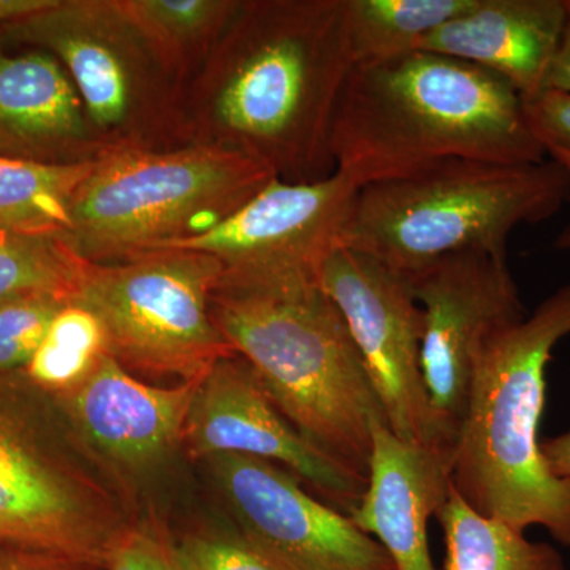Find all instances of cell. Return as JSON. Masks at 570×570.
<instances>
[{"mask_svg": "<svg viewBox=\"0 0 570 570\" xmlns=\"http://www.w3.org/2000/svg\"><path fill=\"white\" fill-rule=\"evenodd\" d=\"M236 530L287 570H396L376 539L303 490L287 469L245 455L205 460Z\"/></svg>", "mask_w": 570, "mask_h": 570, "instance_id": "7c38bea8", "label": "cell"}, {"mask_svg": "<svg viewBox=\"0 0 570 570\" xmlns=\"http://www.w3.org/2000/svg\"><path fill=\"white\" fill-rule=\"evenodd\" d=\"M107 354V337L97 317L67 303L22 371L48 395L59 396L81 384Z\"/></svg>", "mask_w": 570, "mask_h": 570, "instance_id": "cb8c5ba5", "label": "cell"}, {"mask_svg": "<svg viewBox=\"0 0 570 570\" xmlns=\"http://www.w3.org/2000/svg\"><path fill=\"white\" fill-rule=\"evenodd\" d=\"M450 489L449 452L403 441L377 423L365 493L348 517L384 547L396 570H438L428 546V521L445 504Z\"/></svg>", "mask_w": 570, "mask_h": 570, "instance_id": "2e32d148", "label": "cell"}, {"mask_svg": "<svg viewBox=\"0 0 570 570\" xmlns=\"http://www.w3.org/2000/svg\"><path fill=\"white\" fill-rule=\"evenodd\" d=\"M0 41L61 62L108 154L189 145L183 82L121 0H52L0 29Z\"/></svg>", "mask_w": 570, "mask_h": 570, "instance_id": "ba28073f", "label": "cell"}, {"mask_svg": "<svg viewBox=\"0 0 570 570\" xmlns=\"http://www.w3.org/2000/svg\"><path fill=\"white\" fill-rule=\"evenodd\" d=\"M276 178L264 164L220 146L111 153L71 198L67 243L110 264L212 228Z\"/></svg>", "mask_w": 570, "mask_h": 570, "instance_id": "52a82bcc", "label": "cell"}, {"mask_svg": "<svg viewBox=\"0 0 570 570\" xmlns=\"http://www.w3.org/2000/svg\"><path fill=\"white\" fill-rule=\"evenodd\" d=\"M551 474L570 479V431L561 436L547 439L540 444Z\"/></svg>", "mask_w": 570, "mask_h": 570, "instance_id": "4dcf8cb0", "label": "cell"}, {"mask_svg": "<svg viewBox=\"0 0 570 570\" xmlns=\"http://www.w3.org/2000/svg\"><path fill=\"white\" fill-rule=\"evenodd\" d=\"M0 156L75 165L108 156L69 73L50 52H11L0 41Z\"/></svg>", "mask_w": 570, "mask_h": 570, "instance_id": "e0dca14e", "label": "cell"}, {"mask_svg": "<svg viewBox=\"0 0 570 570\" xmlns=\"http://www.w3.org/2000/svg\"><path fill=\"white\" fill-rule=\"evenodd\" d=\"M66 305L56 298L0 302V371L24 370Z\"/></svg>", "mask_w": 570, "mask_h": 570, "instance_id": "d4e9b609", "label": "cell"}, {"mask_svg": "<svg viewBox=\"0 0 570 570\" xmlns=\"http://www.w3.org/2000/svg\"><path fill=\"white\" fill-rule=\"evenodd\" d=\"M566 22V0H475L466 13L430 33L419 50L482 67L531 99L547 89Z\"/></svg>", "mask_w": 570, "mask_h": 570, "instance_id": "ac0fdd59", "label": "cell"}, {"mask_svg": "<svg viewBox=\"0 0 570 570\" xmlns=\"http://www.w3.org/2000/svg\"><path fill=\"white\" fill-rule=\"evenodd\" d=\"M352 66L344 0H242L184 88L187 142L245 154L283 181L326 178Z\"/></svg>", "mask_w": 570, "mask_h": 570, "instance_id": "6da1fadb", "label": "cell"}, {"mask_svg": "<svg viewBox=\"0 0 570 570\" xmlns=\"http://www.w3.org/2000/svg\"><path fill=\"white\" fill-rule=\"evenodd\" d=\"M553 249L570 250V225H568V227L562 228L560 234H558L557 239H554L553 242Z\"/></svg>", "mask_w": 570, "mask_h": 570, "instance_id": "d6a6232c", "label": "cell"}, {"mask_svg": "<svg viewBox=\"0 0 570 570\" xmlns=\"http://www.w3.org/2000/svg\"><path fill=\"white\" fill-rule=\"evenodd\" d=\"M97 163L50 165L0 156V224L67 234L71 198Z\"/></svg>", "mask_w": 570, "mask_h": 570, "instance_id": "603a6c76", "label": "cell"}, {"mask_svg": "<svg viewBox=\"0 0 570 570\" xmlns=\"http://www.w3.org/2000/svg\"><path fill=\"white\" fill-rule=\"evenodd\" d=\"M566 10H568V22H566L560 51L551 67L547 89L570 92V0H566Z\"/></svg>", "mask_w": 570, "mask_h": 570, "instance_id": "f546056e", "label": "cell"}, {"mask_svg": "<svg viewBox=\"0 0 570 570\" xmlns=\"http://www.w3.org/2000/svg\"><path fill=\"white\" fill-rule=\"evenodd\" d=\"M475 0H344L352 63L389 61L419 51L441 26L466 13Z\"/></svg>", "mask_w": 570, "mask_h": 570, "instance_id": "ffe728a7", "label": "cell"}, {"mask_svg": "<svg viewBox=\"0 0 570 570\" xmlns=\"http://www.w3.org/2000/svg\"><path fill=\"white\" fill-rule=\"evenodd\" d=\"M406 277L422 307L428 396L453 445L483 348L527 318V307L508 261L494 255H449Z\"/></svg>", "mask_w": 570, "mask_h": 570, "instance_id": "8fae6325", "label": "cell"}, {"mask_svg": "<svg viewBox=\"0 0 570 570\" xmlns=\"http://www.w3.org/2000/svg\"><path fill=\"white\" fill-rule=\"evenodd\" d=\"M358 193L335 170L309 183L275 178L212 228L160 249L194 250L216 258L232 275L321 273L337 246Z\"/></svg>", "mask_w": 570, "mask_h": 570, "instance_id": "5bb4252c", "label": "cell"}, {"mask_svg": "<svg viewBox=\"0 0 570 570\" xmlns=\"http://www.w3.org/2000/svg\"><path fill=\"white\" fill-rule=\"evenodd\" d=\"M85 266L63 232L0 224V302L56 298L70 303Z\"/></svg>", "mask_w": 570, "mask_h": 570, "instance_id": "7402d4cb", "label": "cell"}, {"mask_svg": "<svg viewBox=\"0 0 570 570\" xmlns=\"http://www.w3.org/2000/svg\"><path fill=\"white\" fill-rule=\"evenodd\" d=\"M105 570H187L178 540L163 521L138 519L112 551Z\"/></svg>", "mask_w": 570, "mask_h": 570, "instance_id": "4316f807", "label": "cell"}, {"mask_svg": "<svg viewBox=\"0 0 570 570\" xmlns=\"http://www.w3.org/2000/svg\"><path fill=\"white\" fill-rule=\"evenodd\" d=\"M184 449L198 460L245 455L275 463L346 515L366 489V479L298 433L238 354L217 360L198 382L184 428Z\"/></svg>", "mask_w": 570, "mask_h": 570, "instance_id": "4fadbf2b", "label": "cell"}, {"mask_svg": "<svg viewBox=\"0 0 570 570\" xmlns=\"http://www.w3.org/2000/svg\"><path fill=\"white\" fill-rule=\"evenodd\" d=\"M223 272L216 258L184 249L85 262L70 303L97 317L108 354L130 373L197 381L235 354L212 314Z\"/></svg>", "mask_w": 570, "mask_h": 570, "instance_id": "9c48e42d", "label": "cell"}, {"mask_svg": "<svg viewBox=\"0 0 570 570\" xmlns=\"http://www.w3.org/2000/svg\"><path fill=\"white\" fill-rule=\"evenodd\" d=\"M184 88L234 21L242 0H121Z\"/></svg>", "mask_w": 570, "mask_h": 570, "instance_id": "44dd1931", "label": "cell"}, {"mask_svg": "<svg viewBox=\"0 0 570 570\" xmlns=\"http://www.w3.org/2000/svg\"><path fill=\"white\" fill-rule=\"evenodd\" d=\"M178 547L187 570H287L238 530L193 532Z\"/></svg>", "mask_w": 570, "mask_h": 570, "instance_id": "484cf974", "label": "cell"}, {"mask_svg": "<svg viewBox=\"0 0 570 570\" xmlns=\"http://www.w3.org/2000/svg\"><path fill=\"white\" fill-rule=\"evenodd\" d=\"M52 0H0V29L50 7Z\"/></svg>", "mask_w": 570, "mask_h": 570, "instance_id": "1f68e13d", "label": "cell"}, {"mask_svg": "<svg viewBox=\"0 0 570 570\" xmlns=\"http://www.w3.org/2000/svg\"><path fill=\"white\" fill-rule=\"evenodd\" d=\"M336 170L355 186L406 178L449 159H547L523 97L474 63L414 51L348 71L332 129Z\"/></svg>", "mask_w": 570, "mask_h": 570, "instance_id": "7a4b0ae2", "label": "cell"}, {"mask_svg": "<svg viewBox=\"0 0 570 570\" xmlns=\"http://www.w3.org/2000/svg\"><path fill=\"white\" fill-rule=\"evenodd\" d=\"M436 519L445 542V570H566L557 549L524 531L480 515L450 489Z\"/></svg>", "mask_w": 570, "mask_h": 570, "instance_id": "d6986e66", "label": "cell"}, {"mask_svg": "<svg viewBox=\"0 0 570 570\" xmlns=\"http://www.w3.org/2000/svg\"><path fill=\"white\" fill-rule=\"evenodd\" d=\"M523 104L528 126L546 157L570 176V92L546 89Z\"/></svg>", "mask_w": 570, "mask_h": 570, "instance_id": "83f0119b", "label": "cell"}, {"mask_svg": "<svg viewBox=\"0 0 570 570\" xmlns=\"http://www.w3.org/2000/svg\"><path fill=\"white\" fill-rule=\"evenodd\" d=\"M137 520L55 397L0 371V543L107 569Z\"/></svg>", "mask_w": 570, "mask_h": 570, "instance_id": "8992f818", "label": "cell"}, {"mask_svg": "<svg viewBox=\"0 0 570 570\" xmlns=\"http://www.w3.org/2000/svg\"><path fill=\"white\" fill-rule=\"evenodd\" d=\"M570 336V284L483 348L450 450V480L480 515L542 527L570 547V479L551 474L539 425L553 348Z\"/></svg>", "mask_w": 570, "mask_h": 570, "instance_id": "277c9868", "label": "cell"}, {"mask_svg": "<svg viewBox=\"0 0 570 570\" xmlns=\"http://www.w3.org/2000/svg\"><path fill=\"white\" fill-rule=\"evenodd\" d=\"M569 198L568 171L549 159L442 160L406 178L360 187L341 246L404 276L455 254L508 261L512 232L551 219Z\"/></svg>", "mask_w": 570, "mask_h": 570, "instance_id": "5b68a950", "label": "cell"}, {"mask_svg": "<svg viewBox=\"0 0 570 570\" xmlns=\"http://www.w3.org/2000/svg\"><path fill=\"white\" fill-rule=\"evenodd\" d=\"M198 382L157 387L110 354L63 395L52 396L86 452L126 497L184 448Z\"/></svg>", "mask_w": 570, "mask_h": 570, "instance_id": "9a60e30c", "label": "cell"}, {"mask_svg": "<svg viewBox=\"0 0 570 570\" xmlns=\"http://www.w3.org/2000/svg\"><path fill=\"white\" fill-rule=\"evenodd\" d=\"M212 314L298 433L366 479L373 428L389 422L346 321L318 275L223 272Z\"/></svg>", "mask_w": 570, "mask_h": 570, "instance_id": "3957f363", "label": "cell"}, {"mask_svg": "<svg viewBox=\"0 0 570 570\" xmlns=\"http://www.w3.org/2000/svg\"><path fill=\"white\" fill-rule=\"evenodd\" d=\"M318 281L346 321L390 430L423 448L452 450L422 371L423 314L406 276L348 247L325 258Z\"/></svg>", "mask_w": 570, "mask_h": 570, "instance_id": "30bf717a", "label": "cell"}, {"mask_svg": "<svg viewBox=\"0 0 570 570\" xmlns=\"http://www.w3.org/2000/svg\"><path fill=\"white\" fill-rule=\"evenodd\" d=\"M0 570H105L91 562L0 543Z\"/></svg>", "mask_w": 570, "mask_h": 570, "instance_id": "f1b7e54d", "label": "cell"}]
</instances>
